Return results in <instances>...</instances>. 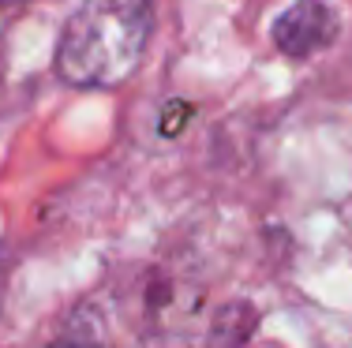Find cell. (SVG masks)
<instances>
[{"instance_id":"cell-1","label":"cell","mask_w":352,"mask_h":348,"mask_svg":"<svg viewBox=\"0 0 352 348\" xmlns=\"http://www.w3.org/2000/svg\"><path fill=\"white\" fill-rule=\"evenodd\" d=\"M154 0H87L75 8L56 45V76L68 86H120L142 64Z\"/></svg>"},{"instance_id":"cell-3","label":"cell","mask_w":352,"mask_h":348,"mask_svg":"<svg viewBox=\"0 0 352 348\" xmlns=\"http://www.w3.org/2000/svg\"><path fill=\"white\" fill-rule=\"evenodd\" d=\"M255 318L258 314L251 303H225L206 334V348H240L255 334Z\"/></svg>"},{"instance_id":"cell-2","label":"cell","mask_w":352,"mask_h":348,"mask_svg":"<svg viewBox=\"0 0 352 348\" xmlns=\"http://www.w3.org/2000/svg\"><path fill=\"white\" fill-rule=\"evenodd\" d=\"M341 34L338 8L326 0H296L274 19V45L285 56H315Z\"/></svg>"},{"instance_id":"cell-4","label":"cell","mask_w":352,"mask_h":348,"mask_svg":"<svg viewBox=\"0 0 352 348\" xmlns=\"http://www.w3.org/2000/svg\"><path fill=\"white\" fill-rule=\"evenodd\" d=\"M0 4H15V0H0Z\"/></svg>"}]
</instances>
